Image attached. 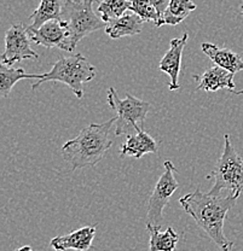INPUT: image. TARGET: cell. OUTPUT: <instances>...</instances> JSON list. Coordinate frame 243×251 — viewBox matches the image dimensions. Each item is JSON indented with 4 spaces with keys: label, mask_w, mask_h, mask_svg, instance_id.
Returning <instances> with one entry per match:
<instances>
[{
    "label": "cell",
    "mask_w": 243,
    "mask_h": 251,
    "mask_svg": "<svg viewBox=\"0 0 243 251\" xmlns=\"http://www.w3.org/2000/svg\"><path fill=\"white\" fill-rule=\"evenodd\" d=\"M236 201L232 196H213L197 188L195 192L180 197L179 204L219 249L231 251L234 243L224 234V222Z\"/></svg>",
    "instance_id": "1"
},
{
    "label": "cell",
    "mask_w": 243,
    "mask_h": 251,
    "mask_svg": "<svg viewBox=\"0 0 243 251\" xmlns=\"http://www.w3.org/2000/svg\"><path fill=\"white\" fill-rule=\"evenodd\" d=\"M116 119L103 124H91L62 148V156L70 166V171L92 167L104 158L113 145L110 132Z\"/></svg>",
    "instance_id": "2"
},
{
    "label": "cell",
    "mask_w": 243,
    "mask_h": 251,
    "mask_svg": "<svg viewBox=\"0 0 243 251\" xmlns=\"http://www.w3.org/2000/svg\"><path fill=\"white\" fill-rule=\"evenodd\" d=\"M96 68L87 61L83 54L78 53L70 57H59L52 65L51 70L41 74L40 78L32 85V90H36L39 86L49 81L62 82L67 85L81 99L83 97V83L90 82L96 76Z\"/></svg>",
    "instance_id": "3"
},
{
    "label": "cell",
    "mask_w": 243,
    "mask_h": 251,
    "mask_svg": "<svg viewBox=\"0 0 243 251\" xmlns=\"http://www.w3.org/2000/svg\"><path fill=\"white\" fill-rule=\"evenodd\" d=\"M211 174L214 177L211 195L223 196L221 192L225 191L229 196L236 198L243 195V158L232 146L229 134L224 135L223 153Z\"/></svg>",
    "instance_id": "4"
},
{
    "label": "cell",
    "mask_w": 243,
    "mask_h": 251,
    "mask_svg": "<svg viewBox=\"0 0 243 251\" xmlns=\"http://www.w3.org/2000/svg\"><path fill=\"white\" fill-rule=\"evenodd\" d=\"M109 106L116 112V125H115V135H130L132 132H139L144 125L146 115L151 110V104L142 100L137 97L126 94V98L120 99L116 91L109 87L107 96Z\"/></svg>",
    "instance_id": "5"
},
{
    "label": "cell",
    "mask_w": 243,
    "mask_h": 251,
    "mask_svg": "<svg viewBox=\"0 0 243 251\" xmlns=\"http://www.w3.org/2000/svg\"><path fill=\"white\" fill-rule=\"evenodd\" d=\"M95 1L96 0H65L63 18L69 25L70 38L74 49L81 39L87 36L88 34L106 28L107 23L93 11Z\"/></svg>",
    "instance_id": "6"
},
{
    "label": "cell",
    "mask_w": 243,
    "mask_h": 251,
    "mask_svg": "<svg viewBox=\"0 0 243 251\" xmlns=\"http://www.w3.org/2000/svg\"><path fill=\"white\" fill-rule=\"evenodd\" d=\"M164 171L161 174L160 179L156 182L155 188L149 198L148 213H146V227L161 229L163 222V209L168 203L169 198L178 188L179 184L177 181L174 173L177 172L176 167L171 161L163 163Z\"/></svg>",
    "instance_id": "7"
},
{
    "label": "cell",
    "mask_w": 243,
    "mask_h": 251,
    "mask_svg": "<svg viewBox=\"0 0 243 251\" xmlns=\"http://www.w3.org/2000/svg\"><path fill=\"white\" fill-rule=\"evenodd\" d=\"M30 38L23 23L11 25L5 35V51L1 54V63L12 67L15 63L25 59H38L39 54L30 47Z\"/></svg>",
    "instance_id": "8"
},
{
    "label": "cell",
    "mask_w": 243,
    "mask_h": 251,
    "mask_svg": "<svg viewBox=\"0 0 243 251\" xmlns=\"http://www.w3.org/2000/svg\"><path fill=\"white\" fill-rule=\"evenodd\" d=\"M27 30L30 40L36 45H41L46 49L57 47L67 52H73L75 50L70 38L69 25L64 20L49 21L36 29L27 28Z\"/></svg>",
    "instance_id": "9"
},
{
    "label": "cell",
    "mask_w": 243,
    "mask_h": 251,
    "mask_svg": "<svg viewBox=\"0 0 243 251\" xmlns=\"http://www.w3.org/2000/svg\"><path fill=\"white\" fill-rule=\"evenodd\" d=\"M188 38H189L188 33H184L182 38L172 39L168 51L162 57L160 62V67H159L160 70L171 78V82L168 83V88L171 91H176L179 88L178 78L180 69H182V57L184 47L188 43Z\"/></svg>",
    "instance_id": "10"
},
{
    "label": "cell",
    "mask_w": 243,
    "mask_h": 251,
    "mask_svg": "<svg viewBox=\"0 0 243 251\" xmlns=\"http://www.w3.org/2000/svg\"><path fill=\"white\" fill-rule=\"evenodd\" d=\"M96 231L97 228L95 226L81 227L77 231L54 238L50 243V247L56 251H87L92 247Z\"/></svg>",
    "instance_id": "11"
},
{
    "label": "cell",
    "mask_w": 243,
    "mask_h": 251,
    "mask_svg": "<svg viewBox=\"0 0 243 251\" xmlns=\"http://www.w3.org/2000/svg\"><path fill=\"white\" fill-rule=\"evenodd\" d=\"M235 74L227 72L218 65L208 68L202 75H195L196 81H197V87L196 90L205 91V92H216L218 90H229L230 92L235 91L234 82Z\"/></svg>",
    "instance_id": "12"
},
{
    "label": "cell",
    "mask_w": 243,
    "mask_h": 251,
    "mask_svg": "<svg viewBox=\"0 0 243 251\" xmlns=\"http://www.w3.org/2000/svg\"><path fill=\"white\" fill-rule=\"evenodd\" d=\"M201 49L203 53L214 63V65H218L232 74L243 70V59L241 56L230 49H221L211 43H202Z\"/></svg>",
    "instance_id": "13"
},
{
    "label": "cell",
    "mask_w": 243,
    "mask_h": 251,
    "mask_svg": "<svg viewBox=\"0 0 243 251\" xmlns=\"http://www.w3.org/2000/svg\"><path fill=\"white\" fill-rule=\"evenodd\" d=\"M144 21L135 12H126L121 17L107 22L106 33L111 39H121L124 36H135L140 34Z\"/></svg>",
    "instance_id": "14"
},
{
    "label": "cell",
    "mask_w": 243,
    "mask_h": 251,
    "mask_svg": "<svg viewBox=\"0 0 243 251\" xmlns=\"http://www.w3.org/2000/svg\"><path fill=\"white\" fill-rule=\"evenodd\" d=\"M120 153L122 157L140 158L145 153H158V144L148 133L140 129L135 134L127 135L126 141L120 149Z\"/></svg>",
    "instance_id": "15"
},
{
    "label": "cell",
    "mask_w": 243,
    "mask_h": 251,
    "mask_svg": "<svg viewBox=\"0 0 243 251\" xmlns=\"http://www.w3.org/2000/svg\"><path fill=\"white\" fill-rule=\"evenodd\" d=\"M64 4L62 0H40V4L35 11L29 16L30 25L28 29H36L44 23L52 20H64Z\"/></svg>",
    "instance_id": "16"
},
{
    "label": "cell",
    "mask_w": 243,
    "mask_h": 251,
    "mask_svg": "<svg viewBox=\"0 0 243 251\" xmlns=\"http://www.w3.org/2000/svg\"><path fill=\"white\" fill-rule=\"evenodd\" d=\"M194 10H196V4L192 0H171L168 7L166 9L164 14L162 15L160 22L156 27H161L163 25H179Z\"/></svg>",
    "instance_id": "17"
},
{
    "label": "cell",
    "mask_w": 243,
    "mask_h": 251,
    "mask_svg": "<svg viewBox=\"0 0 243 251\" xmlns=\"http://www.w3.org/2000/svg\"><path fill=\"white\" fill-rule=\"evenodd\" d=\"M150 240H149V250L150 251H174L178 244L179 235L172 227H168L164 232L161 229L146 227Z\"/></svg>",
    "instance_id": "18"
},
{
    "label": "cell",
    "mask_w": 243,
    "mask_h": 251,
    "mask_svg": "<svg viewBox=\"0 0 243 251\" xmlns=\"http://www.w3.org/2000/svg\"><path fill=\"white\" fill-rule=\"evenodd\" d=\"M41 74H27L22 68L15 69V68L9 67V65L0 64V94L4 98H7L11 93L12 87L21 80L25 78L36 77L39 80Z\"/></svg>",
    "instance_id": "19"
},
{
    "label": "cell",
    "mask_w": 243,
    "mask_h": 251,
    "mask_svg": "<svg viewBox=\"0 0 243 251\" xmlns=\"http://www.w3.org/2000/svg\"><path fill=\"white\" fill-rule=\"evenodd\" d=\"M98 12L104 22L121 17L131 10L130 0H102L98 5Z\"/></svg>",
    "instance_id": "20"
},
{
    "label": "cell",
    "mask_w": 243,
    "mask_h": 251,
    "mask_svg": "<svg viewBox=\"0 0 243 251\" xmlns=\"http://www.w3.org/2000/svg\"><path fill=\"white\" fill-rule=\"evenodd\" d=\"M131 11L139 16L144 22H154L156 25L160 22L161 17L158 10L149 0H130Z\"/></svg>",
    "instance_id": "21"
},
{
    "label": "cell",
    "mask_w": 243,
    "mask_h": 251,
    "mask_svg": "<svg viewBox=\"0 0 243 251\" xmlns=\"http://www.w3.org/2000/svg\"><path fill=\"white\" fill-rule=\"evenodd\" d=\"M149 1L155 6V9L158 10L160 17H162V15L164 14L166 9L168 7L169 1H171V0H149Z\"/></svg>",
    "instance_id": "22"
},
{
    "label": "cell",
    "mask_w": 243,
    "mask_h": 251,
    "mask_svg": "<svg viewBox=\"0 0 243 251\" xmlns=\"http://www.w3.org/2000/svg\"><path fill=\"white\" fill-rule=\"evenodd\" d=\"M15 251H33V249H32V247H29V245H25V247L17 248Z\"/></svg>",
    "instance_id": "23"
},
{
    "label": "cell",
    "mask_w": 243,
    "mask_h": 251,
    "mask_svg": "<svg viewBox=\"0 0 243 251\" xmlns=\"http://www.w3.org/2000/svg\"><path fill=\"white\" fill-rule=\"evenodd\" d=\"M234 94H236V96H242L243 94V88L241 91H234V92H232Z\"/></svg>",
    "instance_id": "24"
},
{
    "label": "cell",
    "mask_w": 243,
    "mask_h": 251,
    "mask_svg": "<svg viewBox=\"0 0 243 251\" xmlns=\"http://www.w3.org/2000/svg\"><path fill=\"white\" fill-rule=\"evenodd\" d=\"M73 1H82V0H73Z\"/></svg>",
    "instance_id": "25"
},
{
    "label": "cell",
    "mask_w": 243,
    "mask_h": 251,
    "mask_svg": "<svg viewBox=\"0 0 243 251\" xmlns=\"http://www.w3.org/2000/svg\"><path fill=\"white\" fill-rule=\"evenodd\" d=\"M241 15H243V6H242V9H241Z\"/></svg>",
    "instance_id": "26"
}]
</instances>
